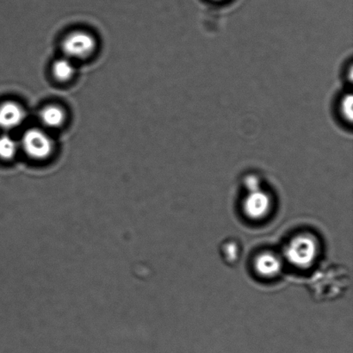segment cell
Returning a JSON list of instances; mask_svg holds the SVG:
<instances>
[{
  "instance_id": "obj_8",
  "label": "cell",
  "mask_w": 353,
  "mask_h": 353,
  "mask_svg": "<svg viewBox=\"0 0 353 353\" xmlns=\"http://www.w3.org/2000/svg\"><path fill=\"white\" fill-rule=\"evenodd\" d=\"M281 266L279 257L276 255L266 252L259 255L256 259L255 268L261 274L264 276H273L276 274Z\"/></svg>"
},
{
  "instance_id": "obj_4",
  "label": "cell",
  "mask_w": 353,
  "mask_h": 353,
  "mask_svg": "<svg viewBox=\"0 0 353 353\" xmlns=\"http://www.w3.org/2000/svg\"><path fill=\"white\" fill-rule=\"evenodd\" d=\"M317 252V243L310 234H300L290 241L286 255L290 262L305 265L312 261Z\"/></svg>"
},
{
  "instance_id": "obj_10",
  "label": "cell",
  "mask_w": 353,
  "mask_h": 353,
  "mask_svg": "<svg viewBox=\"0 0 353 353\" xmlns=\"http://www.w3.org/2000/svg\"><path fill=\"white\" fill-rule=\"evenodd\" d=\"M221 258L228 265H234L240 259L241 248L235 240L225 241L221 243L220 249Z\"/></svg>"
},
{
  "instance_id": "obj_6",
  "label": "cell",
  "mask_w": 353,
  "mask_h": 353,
  "mask_svg": "<svg viewBox=\"0 0 353 353\" xmlns=\"http://www.w3.org/2000/svg\"><path fill=\"white\" fill-rule=\"evenodd\" d=\"M269 207V196L265 192L263 193L261 190L249 192L245 202V210L249 216L254 218L261 217L268 212Z\"/></svg>"
},
{
  "instance_id": "obj_12",
  "label": "cell",
  "mask_w": 353,
  "mask_h": 353,
  "mask_svg": "<svg viewBox=\"0 0 353 353\" xmlns=\"http://www.w3.org/2000/svg\"><path fill=\"white\" fill-rule=\"evenodd\" d=\"M352 97L351 94L343 93L338 99L335 110H336L337 117L341 119L343 123L350 124L352 123Z\"/></svg>"
},
{
  "instance_id": "obj_3",
  "label": "cell",
  "mask_w": 353,
  "mask_h": 353,
  "mask_svg": "<svg viewBox=\"0 0 353 353\" xmlns=\"http://www.w3.org/2000/svg\"><path fill=\"white\" fill-rule=\"evenodd\" d=\"M96 48L94 37L81 30L69 34L62 43V51L70 60H84L94 53Z\"/></svg>"
},
{
  "instance_id": "obj_11",
  "label": "cell",
  "mask_w": 353,
  "mask_h": 353,
  "mask_svg": "<svg viewBox=\"0 0 353 353\" xmlns=\"http://www.w3.org/2000/svg\"><path fill=\"white\" fill-rule=\"evenodd\" d=\"M19 144L9 134L0 136V160L12 161L19 152Z\"/></svg>"
},
{
  "instance_id": "obj_7",
  "label": "cell",
  "mask_w": 353,
  "mask_h": 353,
  "mask_svg": "<svg viewBox=\"0 0 353 353\" xmlns=\"http://www.w3.org/2000/svg\"><path fill=\"white\" fill-rule=\"evenodd\" d=\"M40 119L44 126L50 129H58L65 123V113L60 106L48 105L41 110Z\"/></svg>"
},
{
  "instance_id": "obj_9",
  "label": "cell",
  "mask_w": 353,
  "mask_h": 353,
  "mask_svg": "<svg viewBox=\"0 0 353 353\" xmlns=\"http://www.w3.org/2000/svg\"><path fill=\"white\" fill-rule=\"evenodd\" d=\"M52 72L54 77L58 81L67 82L74 77L75 68L72 60L68 57L58 59L55 61L52 67Z\"/></svg>"
},
{
  "instance_id": "obj_5",
  "label": "cell",
  "mask_w": 353,
  "mask_h": 353,
  "mask_svg": "<svg viewBox=\"0 0 353 353\" xmlns=\"http://www.w3.org/2000/svg\"><path fill=\"white\" fill-rule=\"evenodd\" d=\"M26 117V110L19 103L6 101L0 105V128L3 130L17 129L22 125Z\"/></svg>"
},
{
  "instance_id": "obj_2",
  "label": "cell",
  "mask_w": 353,
  "mask_h": 353,
  "mask_svg": "<svg viewBox=\"0 0 353 353\" xmlns=\"http://www.w3.org/2000/svg\"><path fill=\"white\" fill-rule=\"evenodd\" d=\"M21 146L28 157L34 161L47 160L53 154L54 141L47 133L39 129L26 130L22 137Z\"/></svg>"
},
{
  "instance_id": "obj_1",
  "label": "cell",
  "mask_w": 353,
  "mask_h": 353,
  "mask_svg": "<svg viewBox=\"0 0 353 353\" xmlns=\"http://www.w3.org/2000/svg\"><path fill=\"white\" fill-rule=\"evenodd\" d=\"M350 285V273L341 265H332L321 269L307 283L311 296L320 303L341 299Z\"/></svg>"
}]
</instances>
